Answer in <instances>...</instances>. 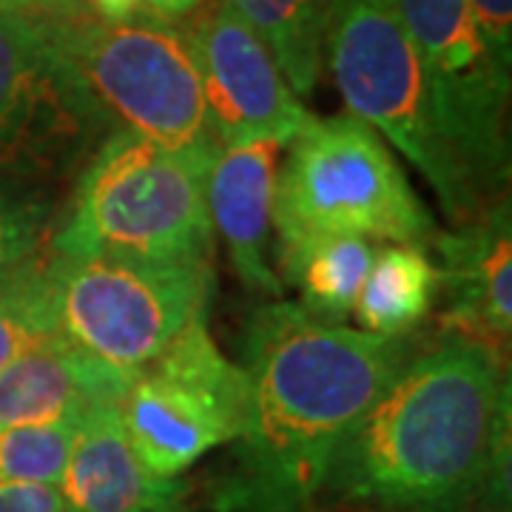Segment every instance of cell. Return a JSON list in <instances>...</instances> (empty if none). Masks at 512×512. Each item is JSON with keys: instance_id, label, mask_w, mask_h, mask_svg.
I'll use <instances>...</instances> for the list:
<instances>
[{"instance_id": "obj_22", "label": "cell", "mask_w": 512, "mask_h": 512, "mask_svg": "<svg viewBox=\"0 0 512 512\" xmlns=\"http://www.w3.org/2000/svg\"><path fill=\"white\" fill-rule=\"evenodd\" d=\"M0 15L32 20L55 32L72 29L77 23L94 18L86 0H0Z\"/></svg>"}, {"instance_id": "obj_27", "label": "cell", "mask_w": 512, "mask_h": 512, "mask_svg": "<svg viewBox=\"0 0 512 512\" xmlns=\"http://www.w3.org/2000/svg\"><path fill=\"white\" fill-rule=\"evenodd\" d=\"M478 512H510V510H478Z\"/></svg>"}, {"instance_id": "obj_21", "label": "cell", "mask_w": 512, "mask_h": 512, "mask_svg": "<svg viewBox=\"0 0 512 512\" xmlns=\"http://www.w3.org/2000/svg\"><path fill=\"white\" fill-rule=\"evenodd\" d=\"M43 254L0 279V370L37 339L52 336L43 299Z\"/></svg>"}, {"instance_id": "obj_11", "label": "cell", "mask_w": 512, "mask_h": 512, "mask_svg": "<svg viewBox=\"0 0 512 512\" xmlns=\"http://www.w3.org/2000/svg\"><path fill=\"white\" fill-rule=\"evenodd\" d=\"M183 29L200 69L202 100L217 146L291 143L308 126L311 114L296 100L274 55L228 0H205Z\"/></svg>"}, {"instance_id": "obj_2", "label": "cell", "mask_w": 512, "mask_h": 512, "mask_svg": "<svg viewBox=\"0 0 512 512\" xmlns=\"http://www.w3.org/2000/svg\"><path fill=\"white\" fill-rule=\"evenodd\" d=\"M416 342L328 325L282 299L259 308L245 333V419L208 507L313 512L342 444Z\"/></svg>"}, {"instance_id": "obj_20", "label": "cell", "mask_w": 512, "mask_h": 512, "mask_svg": "<svg viewBox=\"0 0 512 512\" xmlns=\"http://www.w3.org/2000/svg\"><path fill=\"white\" fill-rule=\"evenodd\" d=\"M55 231V205L40 185L0 177V279L32 265Z\"/></svg>"}, {"instance_id": "obj_3", "label": "cell", "mask_w": 512, "mask_h": 512, "mask_svg": "<svg viewBox=\"0 0 512 512\" xmlns=\"http://www.w3.org/2000/svg\"><path fill=\"white\" fill-rule=\"evenodd\" d=\"M214 157L217 151H171L123 126L111 128L86 160L49 251L211 262L205 180Z\"/></svg>"}, {"instance_id": "obj_18", "label": "cell", "mask_w": 512, "mask_h": 512, "mask_svg": "<svg viewBox=\"0 0 512 512\" xmlns=\"http://www.w3.org/2000/svg\"><path fill=\"white\" fill-rule=\"evenodd\" d=\"M285 74L293 94L311 97L325 69L336 0H228Z\"/></svg>"}, {"instance_id": "obj_7", "label": "cell", "mask_w": 512, "mask_h": 512, "mask_svg": "<svg viewBox=\"0 0 512 512\" xmlns=\"http://www.w3.org/2000/svg\"><path fill=\"white\" fill-rule=\"evenodd\" d=\"M57 40L120 126L171 151H220L183 23L151 12L117 23L89 18Z\"/></svg>"}, {"instance_id": "obj_14", "label": "cell", "mask_w": 512, "mask_h": 512, "mask_svg": "<svg viewBox=\"0 0 512 512\" xmlns=\"http://www.w3.org/2000/svg\"><path fill=\"white\" fill-rule=\"evenodd\" d=\"M57 487L66 512H194V490L185 478L157 476L134 453L117 404L86 413Z\"/></svg>"}, {"instance_id": "obj_1", "label": "cell", "mask_w": 512, "mask_h": 512, "mask_svg": "<svg viewBox=\"0 0 512 512\" xmlns=\"http://www.w3.org/2000/svg\"><path fill=\"white\" fill-rule=\"evenodd\" d=\"M507 367L458 336L416 342L342 444L322 495L359 512L510 510Z\"/></svg>"}, {"instance_id": "obj_16", "label": "cell", "mask_w": 512, "mask_h": 512, "mask_svg": "<svg viewBox=\"0 0 512 512\" xmlns=\"http://www.w3.org/2000/svg\"><path fill=\"white\" fill-rule=\"evenodd\" d=\"M439 302V268L430 248L393 245L376 248L353 316L367 333L410 336Z\"/></svg>"}, {"instance_id": "obj_8", "label": "cell", "mask_w": 512, "mask_h": 512, "mask_svg": "<svg viewBox=\"0 0 512 512\" xmlns=\"http://www.w3.org/2000/svg\"><path fill=\"white\" fill-rule=\"evenodd\" d=\"M248 382L194 319L128 379L117 416L128 444L151 473L183 478L200 458L237 439Z\"/></svg>"}, {"instance_id": "obj_17", "label": "cell", "mask_w": 512, "mask_h": 512, "mask_svg": "<svg viewBox=\"0 0 512 512\" xmlns=\"http://www.w3.org/2000/svg\"><path fill=\"white\" fill-rule=\"evenodd\" d=\"M376 245L362 237H308L279 245V268L299 293V308L328 325H345L365 285Z\"/></svg>"}, {"instance_id": "obj_13", "label": "cell", "mask_w": 512, "mask_h": 512, "mask_svg": "<svg viewBox=\"0 0 512 512\" xmlns=\"http://www.w3.org/2000/svg\"><path fill=\"white\" fill-rule=\"evenodd\" d=\"M285 146V140H259L220 148L205 180L208 217L228 248L234 274L245 291L268 299H282L285 291L271 262L276 160Z\"/></svg>"}, {"instance_id": "obj_12", "label": "cell", "mask_w": 512, "mask_h": 512, "mask_svg": "<svg viewBox=\"0 0 512 512\" xmlns=\"http://www.w3.org/2000/svg\"><path fill=\"white\" fill-rule=\"evenodd\" d=\"M439 254L436 330L484 345L507 362L512 333V217L510 200H498L481 217L453 234L433 239Z\"/></svg>"}, {"instance_id": "obj_10", "label": "cell", "mask_w": 512, "mask_h": 512, "mask_svg": "<svg viewBox=\"0 0 512 512\" xmlns=\"http://www.w3.org/2000/svg\"><path fill=\"white\" fill-rule=\"evenodd\" d=\"M450 148L487 205L510 183V72L467 0H396Z\"/></svg>"}, {"instance_id": "obj_4", "label": "cell", "mask_w": 512, "mask_h": 512, "mask_svg": "<svg viewBox=\"0 0 512 512\" xmlns=\"http://www.w3.org/2000/svg\"><path fill=\"white\" fill-rule=\"evenodd\" d=\"M211 262H154L117 254H43L49 330L97 370L126 382L208 316Z\"/></svg>"}, {"instance_id": "obj_23", "label": "cell", "mask_w": 512, "mask_h": 512, "mask_svg": "<svg viewBox=\"0 0 512 512\" xmlns=\"http://www.w3.org/2000/svg\"><path fill=\"white\" fill-rule=\"evenodd\" d=\"M501 66L512 69V0H467Z\"/></svg>"}, {"instance_id": "obj_5", "label": "cell", "mask_w": 512, "mask_h": 512, "mask_svg": "<svg viewBox=\"0 0 512 512\" xmlns=\"http://www.w3.org/2000/svg\"><path fill=\"white\" fill-rule=\"evenodd\" d=\"M288 146L274 188L279 245L345 234L430 248L439 237L393 148L359 117H311Z\"/></svg>"}, {"instance_id": "obj_6", "label": "cell", "mask_w": 512, "mask_h": 512, "mask_svg": "<svg viewBox=\"0 0 512 512\" xmlns=\"http://www.w3.org/2000/svg\"><path fill=\"white\" fill-rule=\"evenodd\" d=\"M325 63L353 117L376 128L433 188L453 228L481 220V200L450 148L396 0H336Z\"/></svg>"}, {"instance_id": "obj_9", "label": "cell", "mask_w": 512, "mask_h": 512, "mask_svg": "<svg viewBox=\"0 0 512 512\" xmlns=\"http://www.w3.org/2000/svg\"><path fill=\"white\" fill-rule=\"evenodd\" d=\"M109 126L55 29L0 15V177L60 180L92 157Z\"/></svg>"}, {"instance_id": "obj_25", "label": "cell", "mask_w": 512, "mask_h": 512, "mask_svg": "<svg viewBox=\"0 0 512 512\" xmlns=\"http://www.w3.org/2000/svg\"><path fill=\"white\" fill-rule=\"evenodd\" d=\"M94 18L106 20V23H117V20L134 18L143 9V0H86Z\"/></svg>"}, {"instance_id": "obj_19", "label": "cell", "mask_w": 512, "mask_h": 512, "mask_svg": "<svg viewBox=\"0 0 512 512\" xmlns=\"http://www.w3.org/2000/svg\"><path fill=\"white\" fill-rule=\"evenodd\" d=\"M86 416L15 424L0 430V484L3 481H32L60 484L72 458L74 441Z\"/></svg>"}, {"instance_id": "obj_24", "label": "cell", "mask_w": 512, "mask_h": 512, "mask_svg": "<svg viewBox=\"0 0 512 512\" xmlns=\"http://www.w3.org/2000/svg\"><path fill=\"white\" fill-rule=\"evenodd\" d=\"M0 512H66L57 484L32 481H3L0 484Z\"/></svg>"}, {"instance_id": "obj_26", "label": "cell", "mask_w": 512, "mask_h": 512, "mask_svg": "<svg viewBox=\"0 0 512 512\" xmlns=\"http://www.w3.org/2000/svg\"><path fill=\"white\" fill-rule=\"evenodd\" d=\"M205 0H143L146 12L157 15L163 20H177V18H188L191 12H197Z\"/></svg>"}, {"instance_id": "obj_15", "label": "cell", "mask_w": 512, "mask_h": 512, "mask_svg": "<svg viewBox=\"0 0 512 512\" xmlns=\"http://www.w3.org/2000/svg\"><path fill=\"white\" fill-rule=\"evenodd\" d=\"M123 390L126 382L43 336L0 370V430L86 416L97 404L120 402Z\"/></svg>"}]
</instances>
